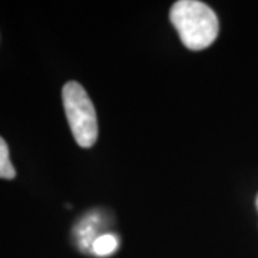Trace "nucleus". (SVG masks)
<instances>
[{"mask_svg": "<svg viewBox=\"0 0 258 258\" xmlns=\"http://www.w3.org/2000/svg\"><path fill=\"white\" fill-rule=\"evenodd\" d=\"M62 101L69 128L76 144L91 148L98 139V119L89 95L78 82H68L62 89Z\"/></svg>", "mask_w": 258, "mask_h": 258, "instance_id": "2", "label": "nucleus"}, {"mask_svg": "<svg viewBox=\"0 0 258 258\" xmlns=\"http://www.w3.org/2000/svg\"><path fill=\"white\" fill-rule=\"evenodd\" d=\"M15 176H16V171L10 161L9 147L6 144V141L0 137V178L13 179Z\"/></svg>", "mask_w": 258, "mask_h": 258, "instance_id": "4", "label": "nucleus"}, {"mask_svg": "<svg viewBox=\"0 0 258 258\" xmlns=\"http://www.w3.org/2000/svg\"><path fill=\"white\" fill-rule=\"evenodd\" d=\"M255 204H257V210H258V195H257V201H255Z\"/></svg>", "mask_w": 258, "mask_h": 258, "instance_id": "5", "label": "nucleus"}, {"mask_svg": "<svg viewBox=\"0 0 258 258\" xmlns=\"http://www.w3.org/2000/svg\"><path fill=\"white\" fill-rule=\"evenodd\" d=\"M118 249V238L113 234H102L93 240L91 251L98 257L111 255Z\"/></svg>", "mask_w": 258, "mask_h": 258, "instance_id": "3", "label": "nucleus"}, {"mask_svg": "<svg viewBox=\"0 0 258 258\" xmlns=\"http://www.w3.org/2000/svg\"><path fill=\"white\" fill-rule=\"evenodd\" d=\"M169 19L182 45L189 50H203L211 46L220 32L215 12L198 0L175 2L169 12Z\"/></svg>", "mask_w": 258, "mask_h": 258, "instance_id": "1", "label": "nucleus"}]
</instances>
